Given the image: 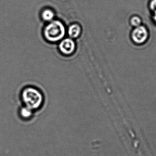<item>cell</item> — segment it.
I'll list each match as a JSON object with an SVG mask.
<instances>
[{
    "mask_svg": "<svg viewBox=\"0 0 156 156\" xmlns=\"http://www.w3.org/2000/svg\"><path fill=\"white\" fill-rule=\"evenodd\" d=\"M34 112L27 107L24 106L20 110V115L23 119L28 120L33 116Z\"/></svg>",
    "mask_w": 156,
    "mask_h": 156,
    "instance_id": "8992f818",
    "label": "cell"
},
{
    "mask_svg": "<svg viewBox=\"0 0 156 156\" xmlns=\"http://www.w3.org/2000/svg\"><path fill=\"white\" fill-rule=\"evenodd\" d=\"M55 16L54 12L52 10L49 9H47L44 10L42 13V18L44 21H48V22L53 21Z\"/></svg>",
    "mask_w": 156,
    "mask_h": 156,
    "instance_id": "52a82bcc",
    "label": "cell"
},
{
    "mask_svg": "<svg viewBox=\"0 0 156 156\" xmlns=\"http://www.w3.org/2000/svg\"><path fill=\"white\" fill-rule=\"evenodd\" d=\"M66 33L65 26L58 20L51 21L44 30V35L46 39L52 43L60 41L64 37Z\"/></svg>",
    "mask_w": 156,
    "mask_h": 156,
    "instance_id": "7a4b0ae2",
    "label": "cell"
},
{
    "mask_svg": "<svg viewBox=\"0 0 156 156\" xmlns=\"http://www.w3.org/2000/svg\"><path fill=\"white\" fill-rule=\"evenodd\" d=\"M141 18L138 16H133L131 19V24L135 27L141 25Z\"/></svg>",
    "mask_w": 156,
    "mask_h": 156,
    "instance_id": "ba28073f",
    "label": "cell"
},
{
    "mask_svg": "<svg viewBox=\"0 0 156 156\" xmlns=\"http://www.w3.org/2000/svg\"><path fill=\"white\" fill-rule=\"evenodd\" d=\"M148 37V31L144 26L140 25L136 27L132 32V39L136 44H144L147 40Z\"/></svg>",
    "mask_w": 156,
    "mask_h": 156,
    "instance_id": "3957f363",
    "label": "cell"
},
{
    "mask_svg": "<svg viewBox=\"0 0 156 156\" xmlns=\"http://www.w3.org/2000/svg\"><path fill=\"white\" fill-rule=\"evenodd\" d=\"M22 99L24 106L36 112L44 106V98L38 90L33 87L26 88L22 92Z\"/></svg>",
    "mask_w": 156,
    "mask_h": 156,
    "instance_id": "6da1fadb",
    "label": "cell"
},
{
    "mask_svg": "<svg viewBox=\"0 0 156 156\" xmlns=\"http://www.w3.org/2000/svg\"><path fill=\"white\" fill-rule=\"evenodd\" d=\"M58 47L60 52L64 55H71L75 51L76 44L72 38H65L59 43Z\"/></svg>",
    "mask_w": 156,
    "mask_h": 156,
    "instance_id": "277c9868",
    "label": "cell"
},
{
    "mask_svg": "<svg viewBox=\"0 0 156 156\" xmlns=\"http://www.w3.org/2000/svg\"><path fill=\"white\" fill-rule=\"evenodd\" d=\"M81 28L80 25L75 24L71 25L68 28L69 35L71 38H77L80 34Z\"/></svg>",
    "mask_w": 156,
    "mask_h": 156,
    "instance_id": "5b68a950",
    "label": "cell"
},
{
    "mask_svg": "<svg viewBox=\"0 0 156 156\" xmlns=\"http://www.w3.org/2000/svg\"><path fill=\"white\" fill-rule=\"evenodd\" d=\"M153 19H154V21L156 23V11L154 12V16H153Z\"/></svg>",
    "mask_w": 156,
    "mask_h": 156,
    "instance_id": "30bf717a",
    "label": "cell"
},
{
    "mask_svg": "<svg viewBox=\"0 0 156 156\" xmlns=\"http://www.w3.org/2000/svg\"><path fill=\"white\" fill-rule=\"evenodd\" d=\"M150 7L153 12L156 11V0H152L150 4Z\"/></svg>",
    "mask_w": 156,
    "mask_h": 156,
    "instance_id": "9c48e42d",
    "label": "cell"
}]
</instances>
